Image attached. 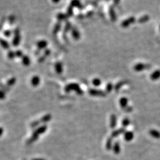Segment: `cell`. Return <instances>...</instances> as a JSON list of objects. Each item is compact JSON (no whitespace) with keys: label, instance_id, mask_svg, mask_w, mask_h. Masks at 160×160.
<instances>
[{"label":"cell","instance_id":"6da1fadb","mask_svg":"<svg viewBox=\"0 0 160 160\" xmlns=\"http://www.w3.org/2000/svg\"><path fill=\"white\" fill-rule=\"evenodd\" d=\"M47 125L46 124H44L41 126H39L33 132L31 137L26 141V143L28 144H30L36 141L38 139L39 135L44 134L47 130Z\"/></svg>","mask_w":160,"mask_h":160},{"label":"cell","instance_id":"7a4b0ae2","mask_svg":"<svg viewBox=\"0 0 160 160\" xmlns=\"http://www.w3.org/2000/svg\"><path fill=\"white\" fill-rule=\"evenodd\" d=\"M64 90L66 92H70L71 91H75L78 95H82L84 91L82 89L80 86L76 83H72L68 84L65 87Z\"/></svg>","mask_w":160,"mask_h":160},{"label":"cell","instance_id":"3957f363","mask_svg":"<svg viewBox=\"0 0 160 160\" xmlns=\"http://www.w3.org/2000/svg\"><path fill=\"white\" fill-rule=\"evenodd\" d=\"M89 94L92 96L94 97H105L106 96V92L99 89H94V88H90L88 90Z\"/></svg>","mask_w":160,"mask_h":160},{"label":"cell","instance_id":"277c9868","mask_svg":"<svg viewBox=\"0 0 160 160\" xmlns=\"http://www.w3.org/2000/svg\"><path fill=\"white\" fill-rule=\"evenodd\" d=\"M151 67V66L150 64L139 63L134 65V69L135 71L140 72L145 70L150 69Z\"/></svg>","mask_w":160,"mask_h":160},{"label":"cell","instance_id":"5b68a950","mask_svg":"<svg viewBox=\"0 0 160 160\" xmlns=\"http://www.w3.org/2000/svg\"><path fill=\"white\" fill-rule=\"evenodd\" d=\"M125 129L124 127H122L120 128H119L118 129H116L114 131H113L111 133V137L113 138H116L118 137L119 135H120L121 134H124L125 132Z\"/></svg>","mask_w":160,"mask_h":160},{"label":"cell","instance_id":"8992f818","mask_svg":"<svg viewBox=\"0 0 160 160\" xmlns=\"http://www.w3.org/2000/svg\"><path fill=\"white\" fill-rule=\"evenodd\" d=\"M117 124V116L113 114L111 115L110 117V127L111 128H115Z\"/></svg>","mask_w":160,"mask_h":160},{"label":"cell","instance_id":"52a82bcc","mask_svg":"<svg viewBox=\"0 0 160 160\" xmlns=\"http://www.w3.org/2000/svg\"><path fill=\"white\" fill-rule=\"evenodd\" d=\"M113 150L115 154H118L121 152V146L119 141H116L114 143L113 147Z\"/></svg>","mask_w":160,"mask_h":160},{"label":"cell","instance_id":"ba28073f","mask_svg":"<svg viewBox=\"0 0 160 160\" xmlns=\"http://www.w3.org/2000/svg\"><path fill=\"white\" fill-rule=\"evenodd\" d=\"M55 70L58 74H61L62 73L63 71V64L61 62L59 61V62H56L55 65Z\"/></svg>","mask_w":160,"mask_h":160},{"label":"cell","instance_id":"9c48e42d","mask_svg":"<svg viewBox=\"0 0 160 160\" xmlns=\"http://www.w3.org/2000/svg\"><path fill=\"white\" fill-rule=\"evenodd\" d=\"M134 138V134L132 131H125L124 134V138L126 141H130Z\"/></svg>","mask_w":160,"mask_h":160},{"label":"cell","instance_id":"30bf717a","mask_svg":"<svg viewBox=\"0 0 160 160\" xmlns=\"http://www.w3.org/2000/svg\"><path fill=\"white\" fill-rule=\"evenodd\" d=\"M40 81H41V79H40L39 77L38 76L35 75L32 77L31 81V83L33 86L36 87L39 84Z\"/></svg>","mask_w":160,"mask_h":160},{"label":"cell","instance_id":"8fae6325","mask_svg":"<svg viewBox=\"0 0 160 160\" xmlns=\"http://www.w3.org/2000/svg\"><path fill=\"white\" fill-rule=\"evenodd\" d=\"M113 138L109 137L107 139L106 142V149L107 150H110L113 149Z\"/></svg>","mask_w":160,"mask_h":160},{"label":"cell","instance_id":"7c38bea8","mask_svg":"<svg viewBox=\"0 0 160 160\" xmlns=\"http://www.w3.org/2000/svg\"><path fill=\"white\" fill-rule=\"evenodd\" d=\"M52 118L51 115L50 114H47L43 116L41 119H39L41 124H46V123L49 122Z\"/></svg>","mask_w":160,"mask_h":160},{"label":"cell","instance_id":"4fadbf2b","mask_svg":"<svg viewBox=\"0 0 160 160\" xmlns=\"http://www.w3.org/2000/svg\"><path fill=\"white\" fill-rule=\"evenodd\" d=\"M150 78L153 81L159 79L160 78V70H156L152 72L150 75Z\"/></svg>","mask_w":160,"mask_h":160},{"label":"cell","instance_id":"5bb4252c","mask_svg":"<svg viewBox=\"0 0 160 160\" xmlns=\"http://www.w3.org/2000/svg\"><path fill=\"white\" fill-rule=\"evenodd\" d=\"M149 134L150 135V136L154 138H160V132L156 129H151L149 131Z\"/></svg>","mask_w":160,"mask_h":160},{"label":"cell","instance_id":"9a60e30c","mask_svg":"<svg viewBox=\"0 0 160 160\" xmlns=\"http://www.w3.org/2000/svg\"><path fill=\"white\" fill-rule=\"evenodd\" d=\"M119 104L120 105L122 109L125 108L127 106L128 104V99L125 97H122L119 100Z\"/></svg>","mask_w":160,"mask_h":160},{"label":"cell","instance_id":"2e32d148","mask_svg":"<svg viewBox=\"0 0 160 160\" xmlns=\"http://www.w3.org/2000/svg\"><path fill=\"white\" fill-rule=\"evenodd\" d=\"M127 83L126 81H121L118 82L115 86H114V89L116 91H118L119 90V89H120L124 85L126 84Z\"/></svg>","mask_w":160,"mask_h":160},{"label":"cell","instance_id":"e0dca14e","mask_svg":"<svg viewBox=\"0 0 160 160\" xmlns=\"http://www.w3.org/2000/svg\"><path fill=\"white\" fill-rule=\"evenodd\" d=\"M22 62L23 64L26 66H29L31 63V60L30 58L26 55H24L22 57Z\"/></svg>","mask_w":160,"mask_h":160},{"label":"cell","instance_id":"ac0fdd59","mask_svg":"<svg viewBox=\"0 0 160 160\" xmlns=\"http://www.w3.org/2000/svg\"><path fill=\"white\" fill-rule=\"evenodd\" d=\"M47 45H48L47 42L45 41V40H42V41H40L37 44V46L38 48L40 49H42L46 48Z\"/></svg>","mask_w":160,"mask_h":160},{"label":"cell","instance_id":"d6986e66","mask_svg":"<svg viewBox=\"0 0 160 160\" xmlns=\"http://www.w3.org/2000/svg\"><path fill=\"white\" fill-rule=\"evenodd\" d=\"M19 42H20V36H19V34L16 31V35L14 37V40H13L12 44H13V45H14V46H18L19 45Z\"/></svg>","mask_w":160,"mask_h":160},{"label":"cell","instance_id":"ffe728a7","mask_svg":"<svg viewBox=\"0 0 160 160\" xmlns=\"http://www.w3.org/2000/svg\"><path fill=\"white\" fill-rule=\"evenodd\" d=\"M16 78L15 77H11L7 81L6 86L8 87H10V86L14 85L16 83Z\"/></svg>","mask_w":160,"mask_h":160},{"label":"cell","instance_id":"44dd1931","mask_svg":"<svg viewBox=\"0 0 160 160\" xmlns=\"http://www.w3.org/2000/svg\"><path fill=\"white\" fill-rule=\"evenodd\" d=\"M92 83L94 86L98 87L101 85L102 81L101 79H100L99 78H94V79H93Z\"/></svg>","mask_w":160,"mask_h":160},{"label":"cell","instance_id":"7402d4cb","mask_svg":"<svg viewBox=\"0 0 160 160\" xmlns=\"http://www.w3.org/2000/svg\"><path fill=\"white\" fill-rule=\"evenodd\" d=\"M114 88V86L113 84L111 83H108L107 84L106 86V91L107 92L109 93L113 90Z\"/></svg>","mask_w":160,"mask_h":160},{"label":"cell","instance_id":"603a6c76","mask_svg":"<svg viewBox=\"0 0 160 160\" xmlns=\"http://www.w3.org/2000/svg\"><path fill=\"white\" fill-rule=\"evenodd\" d=\"M130 120L129 118L125 117L122 120V125L123 126V127H126L130 125Z\"/></svg>","mask_w":160,"mask_h":160},{"label":"cell","instance_id":"cb8c5ba5","mask_svg":"<svg viewBox=\"0 0 160 160\" xmlns=\"http://www.w3.org/2000/svg\"><path fill=\"white\" fill-rule=\"evenodd\" d=\"M1 45L3 48L5 49H7L9 48V45L8 42L3 39H1Z\"/></svg>","mask_w":160,"mask_h":160},{"label":"cell","instance_id":"d4e9b609","mask_svg":"<svg viewBox=\"0 0 160 160\" xmlns=\"http://www.w3.org/2000/svg\"><path fill=\"white\" fill-rule=\"evenodd\" d=\"M7 56H8V58L9 59H14V58L16 57L15 52H14L13 51H12V50L9 51L8 52Z\"/></svg>","mask_w":160,"mask_h":160},{"label":"cell","instance_id":"484cf974","mask_svg":"<svg viewBox=\"0 0 160 160\" xmlns=\"http://www.w3.org/2000/svg\"><path fill=\"white\" fill-rule=\"evenodd\" d=\"M41 124V122H40L39 119V120H36V121H35L33 122H32L30 126H31V127H32V128H35Z\"/></svg>","mask_w":160,"mask_h":160},{"label":"cell","instance_id":"4316f807","mask_svg":"<svg viewBox=\"0 0 160 160\" xmlns=\"http://www.w3.org/2000/svg\"><path fill=\"white\" fill-rule=\"evenodd\" d=\"M15 55H16V57L18 58H21L23 56L22 51L20 50H18L15 52Z\"/></svg>","mask_w":160,"mask_h":160},{"label":"cell","instance_id":"83f0119b","mask_svg":"<svg viewBox=\"0 0 160 160\" xmlns=\"http://www.w3.org/2000/svg\"><path fill=\"white\" fill-rule=\"evenodd\" d=\"M122 109H123V110L124 112H127V113L131 112H132L133 111V108L132 107V106H129V105H128L127 106H126V107H125V108H123Z\"/></svg>","mask_w":160,"mask_h":160},{"label":"cell","instance_id":"f1b7e54d","mask_svg":"<svg viewBox=\"0 0 160 160\" xmlns=\"http://www.w3.org/2000/svg\"><path fill=\"white\" fill-rule=\"evenodd\" d=\"M0 97H1V99H3L5 97V91H4L3 90H2L1 91V94H0Z\"/></svg>","mask_w":160,"mask_h":160},{"label":"cell","instance_id":"f546056e","mask_svg":"<svg viewBox=\"0 0 160 160\" xmlns=\"http://www.w3.org/2000/svg\"><path fill=\"white\" fill-rule=\"evenodd\" d=\"M50 50L49 49H46L44 51V56H45L46 57L50 55Z\"/></svg>","mask_w":160,"mask_h":160},{"label":"cell","instance_id":"4dcf8cb0","mask_svg":"<svg viewBox=\"0 0 160 160\" xmlns=\"http://www.w3.org/2000/svg\"><path fill=\"white\" fill-rule=\"evenodd\" d=\"M45 59H46V56L44 55V56L41 57H40V58H39V59H38V62H39V63H42V62H44V61H45Z\"/></svg>","mask_w":160,"mask_h":160},{"label":"cell","instance_id":"1f68e13d","mask_svg":"<svg viewBox=\"0 0 160 160\" xmlns=\"http://www.w3.org/2000/svg\"><path fill=\"white\" fill-rule=\"evenodd\" d=\"M32 160H46L44 158H33Z\"/></svg>","mask_w":160,"mask_h":160},{"label":"cell","instance_id":"d6a6232c","mask_svg":"<svg viewBox=\"0 0 160 160\" xmlns=\"http://www.w3.org/2000/svg\"><path fill=\"white\" fill-rule=\"evenodd\" d=\"M52 1H53V3H58L60 1V0H52Z\"/></svg>","mask_w":160,"mask_h":160},{"label":"cell","instance_id":"836d02e7","mask_svg":"<svg viewBox=\"0 0 160 160\" xmlns=\"http://www.w3.org/2000/svg\"><path fill=\"white\" fill-rule=\"evenodd\" d=\"M3 129H2V128H1V135H2V134H3Z\"/></svg>","mask_w":160,"mask_h":160}]
</instances>
